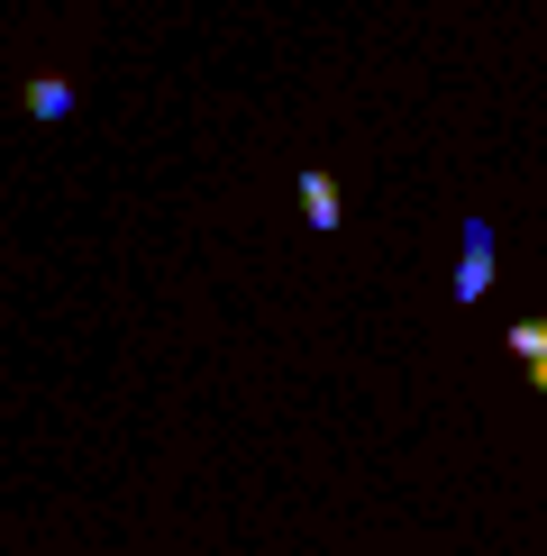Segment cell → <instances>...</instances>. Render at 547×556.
<instances>
[{"instance_id": "277c9868", "label": "cell", "mask_w": 547, "mask_h": 556, "mask_svg": "<svg viewBox=\"0 0 547 556\" xmlns=\"http://www.w3.org/2000/svg\"><path fill=\"white\" fill-rule=\"evenodd\" d=\"M511 356H520V365L547 356V319H520V329H511Z\"/></svg>"}, {"instance_id": "7a4b0ae2", "label": "cell", "mask_w": 547, "mask_h": 556, "mask_svg": "<svg viewBox=\"0 0 547 556\" xmlns=\"http://www.w3.org/2000/svg\"><path fill=\"white\" fill-rule=\"evenodd\" d=\"M292 192H302V219H310V238H338V228H347V192H338V182L319 174V165H302V182H292Z\"/></svg>"}, {"instance_id": "3957f363", "label": "cell", "mask_w": 547, "mask_h": 556, "mask_svg": "<svg viewBox=\"0 0 547 556\" xmlns=\"http://www.w3.org/2000/svg\"><path fill=\"white\" fill-rule=\"evenodd\" d=\"M28 110H37L46 128H55L64 110H74V83H55V74H37V83H28Z\"/></svg>"}, {"instance_id": "6da1fadb", "label": "cell", "mask_w": 547, "mask_h": 556, "mask_svg": "<svg viewBox=\"0 0 547 556\" xmlns=\"http://www.w3.org/2000/svg\"><path fill=\"white\" fill-rule=\"evenodd\" d=\"M493 265H501V238H493V219H466V256H456V283H447V292L474 311V301L493 292Z\"/></svg>"}]
</instances>
